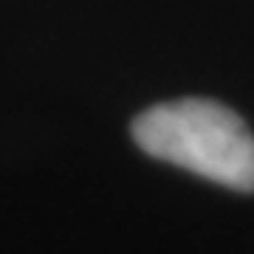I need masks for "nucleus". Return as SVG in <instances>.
<instances>
[{"mask_svg":"<svg viewBox=\"0 0 254 254\" xmlns=\"http://www.w3.org/2000/svg\"><path fill=\"white\" fill-rule=\"evenodd\" d=\"M136 144L153 158L237 192H254V136L235 110L212 99H175L133 122Z\"/></svg>","mask_w":254,"mask_h":254,"instance_id":"nucleus-1","label":"nucleus"}]
</instances>
